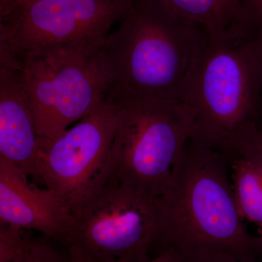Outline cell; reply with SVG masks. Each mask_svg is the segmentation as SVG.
Segmentation results:
<instances>
[{
	"mask_svg": "<svg viewBox=\"0 0 262 262\" xmlns=\"http://www.w3.org/2000/svg\"><path fill=\"white\" fill-rule=\"evenodd\" d=\"M227 155L190 139L158 196L151 251L180 262H212L219 254L258 262V237L248 232L229 179Z\"/></svg>",
	"mask_w": 262,
	"mask_h": 262,
	"instance_id": "cell-1",
	"label": "cell"
},
{
	"mask_svg": "<svg viewBox=\"0 0 262 262\" xmlns=\"http://www.w3.org/2000/svg\"><path fill=\"white\" fill-rule=\"evenodd\" d=\"M204 34L158 0H133L99 50L108 88L184 101Z\"/></svg>",
	"mask_w": 262,
	"mask_h": 262,
	"instance_id": "cell-2",
	"label": "cell"
},
{
	"mask_svg": "<svg viewBox=\"0 0 262 262\" xmlns=\"http://www.w3.org/2000/svg\"><path fill=\"white\" fill-rule=\"evenodd\" d=\"M117 125L98 187L120 184L160 196L194 134L195 113L184 101L108 88Z\"/></svg>",
	"mask_w": 262,
	"mask_h": 262,
	"instance_id": "cell-3",
	"label": "cell"
},
{
	"mask_svg": "<svg viewBox=\"0 0 262 262\" xmlns=\"http://www.w3.org/2000/svg\"><path fill=\"white\" fill-rule=\"evenodd\" d=\"M262 94V59L253 38L205 31L184 102L195 113L192 139L223 151L253 119Z\"/></svg>",
	"mask_w": 262,
	"mask_h": 262,
	"instance_id": "cell-4",
	"label": "cell"
},
{
	"mask_svg": "<svg viewBox=\"0 0 262 262\" xmlns=\"http://www.w3.org/2000/svg\"><path fill=\"white\" fill-rule=\"evenodd\" d=\"M133 0H28L0 12V61L15 66L32 57L99 49Z\"/></svg>",
	"mask_w": 262,
	"mask_h": 262,
	"instance_id": "cell-5",
	"label": "cell"
},
{
	"mask_svg": "<svg viewBox=\"0 0 262 262\" xmlns=\"http://www.w3.org/2000/svg\"><path fill=\"white\" fill-rule=\"evenodd\" d=\"M158 222V196L105 184L72 211L64 246L94 262L148 261Z\"/></svg>",
	"mask_w": 262,
	"mask_h": 262,
	"instance_id": "cell-6",
	"label": "cell"
},
{
	"mask_svg": "<svg viewBox=\"0 0 262 262\" xmlns=\"http://www.w3.org/2000/svg\"><path fill=\"white\" fill-rule=\"evenodd\" d=\"M99 50L51 52L14 66L21 71L42 140L61 135L107 96Z\"/></svg>",
	"mask_w": 262,
	"mask_h": 262,
	"instance_id": "cell-7",
	"label": "cell"
},
{
	"mask_svg": "<svg viewBox=\"0 0 262 262\" xmlns=\"http://www.w3.org/2000/svg\"><path fill=\"white\" fill-rule=\"evenodd\" d=\"M117 125V107L108 96L71 128L42 140L39 181L71 209L97 187Z\"/></svg>",
	"mask_w": 262,
	"mask_h": 262,
	"instance_id": "cell-8",
	"label": "cell"
},
{
	"mask_svg": "<svg viewBox=\"0 0 262 262\" xmlns=\"http://www.w3.org/2000/svg\"><path fill=\"white\" fill-rule=\"evenodd\" d=\"M29 177L0 159V225L37 231L64 245L72 223L70 207L51 189L29 182Z\"/></svg>",
	"mask_w": 262,
	"mask_h": 262,
	"instance_id": "cell-9",
	"label": "cell"
},
{
	"mask_svg": "<svg viewBox=\"0 0 262 262\" xmlns=\"http://www.w3.org/2000/svg\"><path fill=\"white\" fill-rule=\"evenodd\" d=\"M40 143L21 71L0 62V159L39 181Z\"/></svg>",
	"mask_w": 262,
	"mask_h": 262,
	"instance_id": "cell-10",
	"label": "cell"
},
{
	"mask_svg": "<svg viewBox=\"0 0 262 262\" xmlns=\"http://www.w3.org/2000/svg\"><path fill=\"white\" fill-rule=\"evenodd\" d=\"M170 12L212 34L235 33L241 21V0H158Z\"/></svg>",
	"mask_w": 262,
	"mask_h": 262,
	"instance_id": "cell-11",
	"label": "cell"
},
{
	"mask_svg": "<svg viewBox=\"0 0 262 262\" xmlns=\"http://www.w3.org/2000/svg\"><path fill=\"white\" fill-rule=\"evenodd\" d=\"M234 157L232 187L239 213L262 233V155L242 152Z\"/></svg>",
	"mask_w": 262,
	"mask_h": 262,
	"instance_id": "cell-12",
	"label": "cell"
},
{
	"mask_svg": "<svg viewBox=\"0 0 262 262\" xmlns=\"http://www.w3.org/2000/svg\"><path fill=\"white\" fill-rule=\"evenodd\" d=\"M51 239L27 237L13 262H66Z\"/></svg>",
	"mask_w": 262,
	"mask_h": 262,
	"instance_id": "cell-13",
	"label": "cell"
},
{
	"mask_svg": "<svg viewBox=\"0 0 262 262\" xmlns=\"http://www.w3.org/2000/svg\"><path fill=\"white\" fill-rule=\"evenodd\" d=\"M228 147L234 152L256 153L262 155V130L255 120H250L237 129L228 141Z\"/></svg>",
	"mask_w": 262,
	"mask_h": 262,
	"instance_id": "cell-14",
	"label": "cell"
},
{
	"mask_svg": "<svg viewBox=\"0 0 262 262\" xmlns=\"http://www.w3.org/2000/svg\"><path fill=\"white\" fill-rule=\"evenodd\" d=\"M23 229L0 225V262H13L25 242Z\"/></svg>",
	"mask_w": 262,
	"mask_h": 262,
	"instance_id": "cell-15",
	"label": "cell"
},
{
	"mask_svg": "<svg viewBox=\"0 0 262 262\" xmlns=\"http://www.w3.org/2000/svg\"><path fill=\"white\" fill-rule=\"evenodd\" d=\"M239 34L248 38H253L258 27L262 24V0H241Z\"/></svg>",
	"mask_w": 262,
	"mask_h": 262,
	"instance_id": "cell-16",
	"label": "cell"
},
{
	"mask_svg": "<svg viewBox=\"0 0 262 262\" xmlns=\"http://www.w3.org/2000/svg\"><path fill=\"white\" fill-rule=\"evenodd\" d=\"M66 262H94L79 251L67 248V257Z\"/></svg>",
	"mask_w": 262,
	"mask_h": 262,
	"instance_id": "cell-17",
	"label": "cell"
},
{
	"mask_svg": "<svg viewBox=\"0 0 262 262\" xmlns=\"http://www.w3.org/2000/svg\"><path fill=\"white\" fill-rule=\"evenodd\" d=\"M253 39V41H254L256 49H257L258 54L260 55L262 59V24L256 30Z\"/></svg>",
	"mask_w": 262,
	"mask_h": 262,
	"instance_id": "cell-18",
	"label": "cell"
},
{
	"mask_svg": "<svg viewBox=\"0 0 262 262\" xmlns=\"http://www.w3.org/2000/svg\"><path fill=\"white\" fill-rule=\"evenodd\" d=\"M26 1L28 0H0V12L5 11L15 5Z\"/></svg>",
	"mask_w": 262,
	"mask_h": 262,
	"instance_id": "cell-19",
	"label": "cell"
},
{
	"mask_svg": "<svg viewBox=\"0 0 262 262\" xmlns=\"http://www.w3.org/2000/svg\"><path fill=\"white\" fill-rule=\"evenodd\" d=\"M143 262H180L176 259L173 256L168 254H162L159 256H155L154 258H151L149 260Z\"/></svg>",
	"mask_w": 262,
	"mask_h": 262,
	"instance_id": "cell-20",
	"label": "cell"
},
{
	"mask_svg": "<svg viewBox=\"0 0 262 262\" xmlns=\"http://www.w3.org/2000/svg\"><path fill=\"white\" fill-rule=\"evenodd\" d=\"M212 262H239L235 258L232 256L225 254H219L214 258Z\"/></svg>",
	"mask_w": 262,
	"mask_h": 262,
	"instance_id": "cell-21",
	"label": "cell"
},
{
	"mask_svg": "<svg viewBox=\"0 0 262 262\" xmlns=\"http://www.w3.org/2000/svg\"><path fill=\"white\" fill-rule=\"evenodd\" d=\"M258 246L260 255L262 256V233L259 236H258Z\"/></svg>",
	"mask_w": 262,
	"mask_h": 262,
	"instance_id": "cell-22",
	"label": "cell"
}]
</instances>
